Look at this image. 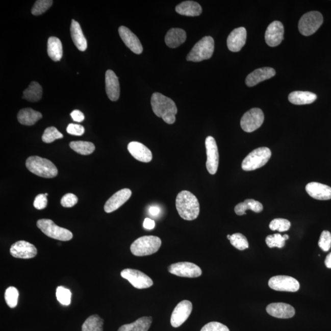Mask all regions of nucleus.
Returning <instances> with one entry per match:
<instances>
[{"label": "nucleus", "instance_id": "f257e3e1", "mask_svg": "<svg viewBox=\"0 0 331 331\" xmlns=\"http://www.w3.org/2000/svg\"><path fill=\"white\" fill-rule=\"evenodd\" d=\"M151 105L157 117L162 118L166 123H175L177 108L172 99L162 93H154L151 96Z\"/></svg>", "mask_w": 331, "mask_h": 331}, {"label": "nucleus", "instance_id": "f03ea898", "mask_svg": "<svg viewBox=\"0 0 331 331\" xmlns=\"http://www.w3.org/2000/svg\"><path fill=\"white\" fill-rule=\"evenodd\" d=\"M175 206L179 215L185 220L192 221L199 216L198 200L190 191L184 190L179 193L176 197Z\"/></svg>", "mask_w": 331, "mask_h": 331}, {"label": "nucleus", "instance_id": "7ed1b4c3", "mask_svg": "<svg viewBox=\"0 0 331 331\" xmlns=\"http://www.w3.org/2000/svg\"><path fill=\"white\" fill-rule=\"evenodd\" d=\"M26 167L33 174L41 177L54 178L58 174L57 167L51 161L38 156L30 157L26 161Z\"/></svg>", "mask_w": 331, "mask_h": 331}, {"label": "nucleus", "instance_id": "20e7f679", "mask_svg": "<svg viewBox=\"0 0 331 331\" xmlns=\"http://www.w3.org/2000/svg\"><path fill=\"white\" fill-rule=\"evenodd\" d=\"M162 245L159 237L145 236L136 239L130 247L131 251L136 257H144L156 253Z\"/></svg>", "mask_w": 331, "mask_h": 331}, {"label": "nucleus", "instance_id": "39448f33", "mask_svg": "<svg viewBox=\"0 0 331 331\" xmlns=\"http://www.w3.org/2000/svg\"><path fill=\"white\" fill-rule=\"evenodd\" d=\"M214 40L211 36H205L194 45L187 57L189 62H199L211 59L214 52Z\"/></svg>", "mask_w": 331, "mask_h": 331}, {"label": "nucleus", "instance_id": "423d86ee", "mask_svg": "<svg viewBox=\"0 0 331 331\" xmlns=\"http://www.w3.org/2000/svg\"><path fill=\"white\" fill-rule=\"evenodd\" d=\"M271 157V151L268 147H260L249 154L242 163L245 171H253L265 165Z\"/></svg>", "mask_w": 331, "mask_h": 331}, {"label": "nucleus", "instance_id": "0eeeda50", "mask_svg": "<svg viewBox=\"0 0 331 331\" xmlns=\"http://www.w3.org/2000/svg\"><path fill=\"white\" fill-rule=\"evenodd\" d=\"M37 226L41 232L50 238L61 241H70L73 235L70 231L57 226L50 219H40L37 221Z\"/></svg>", "mask_w": 331, "mask_h": 331}, {"label": "nucleus", "instance_id": "6e6552de", "mask_svg": "<svg viewBox=\"0 0 331 331\" xmlns=\"http://www.w3.org/2000/svg\"><path fill=\"white\" fill-rule=\"evenodd\" d=\"M323 22V17L320 12L311 11L300 18L298 29L303 36H311L320 29Z\"/></svg>", "mask_w": 331, "mask_h": 331}, {"label": "nucleus", "instance_id": "1a4fd4ad", "mask_svg": "<svg viewBox=\"0 0 331 331\" xmlns=\"http://www.w3.org/2000/svg\"><path fill=\"white\" fill-rule=\"evenodd\" d=\"M264 120L263 112L259 108H253L243 115L241 126L245 132L251 133L259 129Z\"/></svg>", "mask_w": 331, "mask_h": 331}, {"label": "nucleus", "instance_id": "9d476101", "mask_svg": "<svg viewBox=\"0 0 331 331\" xmlns=\"http://www.w3.org/2000/svg\"><path fill=\"white\" fill-rule=\"evenodd\" d=\"M121 276L138 289H145L151 287L154 284L152 280L148 275L138 270L123 269L121 272Z\"/></svg>", "mask_w": 331, "mask_h": 331}, {"label": "nucleus", "instance_id": "9b49d317", "mask_svg": "<svg viewBox=\"0 0 331 331\" xmlns=\"http://www.w3.org/2000/svg\"><path fill=\"white\" fill-rule=\"evenodd\" d=\"M268 285L272 290L287 292H296L300 288L296 279L287 275L274 276L269 279Z\"/></svg>", "mask_w": 331, "mask_h": 331}, {"label": "nucleus", "instance_id": "f8f14e48", "mask_svg": "<svg viewBox=\"0 0 331 331\" xmlns=\"http://www.w3.org/2000/svg\"><path fill=\"white\" fill-rule=\"evenodd\" d=\"M168 271L171 274L182 277L196 278L202 274V271L196 264L190 262H180L171 264Z\"/></svg>", "mask_w": 331, "mask_h": 331}, {"label": "nucleus", "instance_id": "ddd939ff", "mask_svg": "<svg viewBox=\"0 0 331 331\" xmlns=\"http://www.w3.org/2000/svg\"><path fill=\"white\" fill-rule=\"evenodd\" d=\"M207 162L206 168L212 175L216 174L219 163V154L215 139L212 136H208L205 142Z\"/></svg>", "mask_w": 331, "mask_h": 331}, {"label": "nucleus", "instance_id": "4468645a", "mask_svg": "<svg viewBox=\"0 0 331 331\" xmlns=\"http://www.w3.org/2000/svg\"><path fill=\"white\" fill-rule=\"evenodd\" d=\"M193 305L190 300H184L179 302L173 311L171 317L172 327L181 326L187 321L192 312Z\"/></svg>", "mask_w": 331, "mask_h": 331}, {"label": "nucleus", "instance_id": "2eb2a0df", "mask_svg": "<svg viewBox=\"0 0 331 331\" xmlns=\"http://www.w3.org/2000/svg\"><path fill=\"white\" fill-rule=\"evenodd\" d=\"M284 27L279 21H274L268 26L265 33V40L270 47H276L284 39Z\"/></svg>", "mask_w": 331, "mask_h": 331}, {"label": "nucleus", "instance_id": "dca6fc26", "mask_svg": "<svg viewBox=\"0 0 331 331\" xmlns=\"http://www.w3.org/2000/svg\"><path fill=\"white\" fill-rule=\"evenodd\" d=\"M10 253L14 258L30 259L37 254V249L34 245L25 241H20L12 245Z\"/></svg>", "mask_w": 331, "mask_h": 331}, {"label": "nucleus", "instance_id": "f3484780", "mask_svg": "<svg viewBox=\"0 0 331 331\" xmlns=\"http://www.w3.org/2000/svg\"><path fill=\"white\" fill-rule=\"evenodd\" d=\"M132 192L129 188H124L115 193L108 200L105 205L106 213H111L117 211L123 206L132 196Z\"/></svg>", "mask_w": 331, "mask_h": 331}, {"label": "nucleus", "instance_id": "a211bd4d", "mask_svg": "<svg viewBox=\"0 0 331 331\" xmlns=\"http://www.w3.org/2000/svg\"><path fill=\"white\" fill-rule=\"evenodd\" d=\"M118 33L124 44L136 54H141L143 51V47L141 41L129 29L121 26L118 29Z\"/></svg>", "mask_w": 331, "mask_h": 331}, {"label": "nucleus", "instance_id": "6ab92c4d", "mask_svg": "<svg viewBox=\"0 0 331 331\" xmlns=\"http://www.w3.org/2000/svg\"><path fill=\"white\" fill-rule=\"evenodd\" d=\"M247 39V30L244 27L236 29L230 33L227 39V45L229 50L237 53L244 46Z\"/></svg>", "mask_w": 331, "mask_h": 331}, {"label": "nucleus", "instance_id": "aec40b11", "mask_svg": "<svg viewBox=\"0 0 331 331\" xmlns=\"http://www.w3.org/2000/svg\"><path fill=\"white\" fill-rule=\"evenodd\" d=\"M266 311L270 315L278 318H291L295 315L293 307L282 302L270 303L267 306Z\"/></svg>", "mask_w": 331, "mask_h": 331}, {"label": "nucleus", "instance_id": "412c9836", "mask_svg": "<svg viewBox=\"0 0 331 331\" xmlns=\"http://www.w3.org/2000/svg\"><path fill=\"white\" fill-rule=\"evenodd\" d=\"M106 90L108 98L112 101H116L120 96V84L118 78L113 71L109 69L106 72Z\"/></svg>", "mask_w": 331, "mask_h": 331}, {"label": "nucleus", "instance_id": "4be33fe9", "mask_svg": "<svg viewBox=\"0 0 331 331\" xmlns=\"http://www.w3.org/2000/svg\"><path fill=\"white\" fill-rule=\"evenodd\" d=\"M275 75L274 69L270 67H264L255 69L247 75L245 83L248 87H253L264 81L269 80Z\"/></svg>", "mask_w": 331, "mask_h": 331}, {"label": "nucleus", "instance_id": "5701e85b", "mask_svg": "<svg viewBox=\"0 0 331 331\" xmlns=\"http://www.w3.org/2000/svg\"><path fill=\"white\" fill-rule=\"evenodd\" d=\"M128 150L136 160L144 163L150 162L152 154L149 148L139 142H132L128 145Z\"/></svg>", "mask_w": 331, "mask_h": 331}, {"label": "nucleus", "instance_id": "b1692460", "mask_svg": "<svg viewBox=\"0 0 331 331\" xmlns=\"http://www.w3.org/2000/svg\"><path fill=\"white\" fill-rule=\"evenodd\" d=\"M305 190L313 198L318 200H329L331 199V187L326 185L311 182L306 185Z\"/></svg>", "mask_w": 331, "mask_h": 331}, {"label": "nucleus", "instance_id": "393cba45", "mask_svg": "<svg viewBox=\"0 0 331 331\" xmlns=\"http://www.w3.org/2000/svg\"><path fill=\"white\" fill-rule=\"evenodd\" d=\"M187 34L184 30L178 28L170 29L165 36V42L170 48H177L186 41Z\"/></svg>", "mask_w": 331, "mask_h": 331}, {"label": "nucleus", "instance_id": "a878e982", "mask_svg": "<svg viewBox=\"0 0 331 331\" xmlns=\"http://www.w3.org/2000/svg\"><path fill=\"white\" fill-rule=\"evenodd\" d=\"M175 11L182 16L195 17L199 16L202 13L201 5L193 1L182 2L175 8Z\"/></svg>", "mask_w": 331, "mask_h": 331}, {"label": "nucleus", "instance_id": "bb28decb", "mask_svg": "<svg viewBox=\"0 0 331 331\" xmlns=\"http://www.w3.org/2000/svg\"><path fill=\"white\" fill-rule=\"evenodd\" d=\"M70 30L71 38L75 46L82 52L86 50L87 42L83 34L80 24L77 21L72 20Z\"/></svg>", "mask_w": 331, "mask_h": 331}, {"label": "nucleus", "instance_id": "cd10ccee", "mask_svg": "<svg viewBox=\"0 0 331 331\" xmlns=\"http://www.w3.org/2000/svg\"><path fill=\"white\" fill-rule=\"evenodd\" d=\"M42 118L40 112L31 108L21 109L17 114V120L23 125L32 126Z\"/></svg>", "mask_w": 331, "mask_h": 331}, {"label": "nucleus", "instance_id": "c85d7f7f", "mask_svg": "<svg viewBox=\"0 0 331 331\" xmlns=\"http://www.w3.org/2000/svg\"><path fill=\"white\" fill-rule=\"evenodd\" d=\"M317 98L315 93L310 92L296 91L291 93L288 96V100L293 105H304L314 103Z\"/></svg>", "mask_w": 331, "mask_h": 331}, {"label": "nucleus", "instance_id": "c756f323", "mask_svg": "<svg viewBox=\"0 0 331 331\" xmlns=\"http://www.w3.org/2000/svg\"><path fill=\"white\" fill-rule=\"evenodd\" d=\"M151 323L152 317H141L132 323L123 325L118 331H148Z\"/></svg>", "mask_w": 331, "mask_h": 331}, {"label": "nucleus", "instance_id": "7c9ffc66", "mask_svg": "<svg viewBox=\"0 0 331 331\" xmlns=\"http://www.w3.org/2000/svg\"><path fill=\"white\" fill-rule=\"evenodd\" d=\"M47 53L48 57L54 62H59L63 56V47L60 39L52 36L48 39Z\"/></svg>", "mask_w": 331, "mask_h": 331}, {"label": "nucleus", "instance_id": "2f4dec72", "mask_svg": "<svg viewBox=\"0 0 331 331\" xmlns=\"http://www.w3.org/2000/svg\"><path fill=\"white\" fill-rule=\"evenodd\" d=\"M263 206L261 202L255 201L254 199H246L244 202L236 205L235 208L236 214L238 215L246 214V211L251 210L256 213L262 212Z\"/></svg>", "mask_w": 331, "mask_h": 331}, {"label": "nucleus", "instance_id": "473e14b6", "mask_svg": "<svg viewBox=\"0 0 331 331\" xmlns=\"http://www.w3.org/2000/svg\"><path fill=\"white\" fill-rule=\"evenodd\" d=\"M23 98L30 102H37L42 98V89L36 82H32L28 88L24 90Z\"/></svg>", "mask_w": 331, "mask_h": 331}, {"label": "nucleus", "instance_id": "72a5a7b5", "mask_svg": "<svg viewBox=\"0 0 331 331\" xmlns=\"http://www.w3.org/2000/svg\"><path fill=\"white\" fill-rule=\"evenodd\" d=\"M69 147L82 156H89L95 150V146L92 142L87 141H72L69 143Z\"/></svg>", "mask_w": 331, "mask_h": 331}, {"label": "nucleus", "instance_id": "f704fd0d", "mask_svg": "<svg viewBox=\"0 0 331 331\" xmlns=\"http://www.w3.org/2000/svg\"><path fill=\"white\" fill-rule=\"evenodd\" d=\"M104 320L98 315L90 316L84 322L82 331H103Z\"/></svg>", "mask_w": 331, "mask_h": 331}, {"label": "nucleus", "instance_id": "c9c22d12", "mask_svg": "<svg viewBox=\"0 0 331 331\" xmlns=\"http://www.w3.org/2000/svg\"><path fill=\"white\" fill-rule=\"evenodd\" d=\"M231 244L239 250H244L248 248V242L246 237L241 233H236L231 236Z\"/></svg>", "mask_w": 331, "mask_h": 331}, {"label": "nucleus", "instance_id": "e433bc0d", "mask_svg": "<svg viewBox=\"0 0 331 331\" xmlns=\"http://www.w3.org/2000/svg\"><path fill=\"white\" fill-rule=\"evenodd\" d=\"M63 135L59 132L56 127L50 126L45 129L42 136V140L45 143H52L57 139H62Z\"/></svg>", "mask_w": 331, "mask_h": 331}, {"label": "nucleus", "instance_id": "4c0bfd02", "mask_svg": "<svg viewBox=\"0 0 331 331\" xmlns=\"http://www.w3.org/2000/svg\"><path fill=\"white\" fill-rule=\"evenodd\" d=\"M18 297H19V291L17 288L10 287L6 290L5 294L6 302L10 308H16L17 305Z\"/></svg>", "mask_w": 331, "mask_h": 331}, {"label": "nucleus", "instance_id": "58836bf2", "mask_svg": "<svg viewBox=\"0 0 331 331\" xmlns=\"http://www.w3.org/2000/svg\"><path fill=\"white\" fill-rule=\"evenodd\" d=\"M53 4L52 0H38L32 8V13L34 16H39L47 11Z\"/></svg>", "mask_w": 331, "mask_h": 331}, {"label": "nucleus", "instance_id": "ea45409f", "mask_svg": "<svg viewBox=\"0 0 331 331\" xmlns=\"http://www.w3.org/2000/svg\"><path fill=\"white\" fill-rule=\"evenodd\" d=\"M56 296L58 301L64 305H69L71 301V293L70 290L63 287L57 288Z\"/></svg>", "mask_w": 331, "mask_h": 331}, {"label": "nucleus", "instance_id": "a19ab883", "mask_svg": "<svg viewBox=\"0 0 331 331\" xmlns=\"http://www.w3.org/2000/svg\"><path fill=\"white\" fill-rule=\"evenodd\" d=\"M291 227L289 220L284 218H275L269 224V227L272 231H278L279 232H287Z\"/></svg>", "mask_w": 331, "mask_h": 331}, {"label": "nucleus", "instance_id": "79ce46f5", "mask_svg": "<svg viewBox=\"0 0 331 331\" xmlns=\"http://www.w3.org/2000/svg\"><path fill=\"white\" fill-rule=\"evenodd\" d=\"M266 242L269 248H283L285 245V239L280 234L269 235L266 238Z\"/></svg>", "mask_w": 331, "mask_h": 331}, {"label": "nucleus", "instance_id": "37998d69", "mask_svg": "<svg viewBox=\"0 0 331 331\" xmlns=\"http://www.w3.org/2000/svg\"><path fill=\"white\" fill-rule=\"evenodd\" d=\"M318 245L324 251L329 250L331 247V234L329 232L324 231L322 232Z\"/></svg>", "mask_w": 331, "mask_h": 331}, {"label": "nucleus", "instance_id": "c03bdc74", "mask_svg": "<svg viewBox=\"0 0 331 331\" xmlns=\"http://www.w3.org/2000/svg\"><path fill=\"white\" fill-rule=\"evenodd\" d=\"M78 202V198L75 194L72 193H68L65 194L61 199V205L64 208L73 207Z\"/></svg>", "mask_w": 331, "mask_h": 331}, {"label": "nucleus", "instance_id": "a18cd8bd", "mask_svg": "<svg viewBox=\"0 0 331 331\" xmlns=\"http://www.w3.org/2000/svg\"><path fill=\"white\" fill-rule=\"evenodd\" d=\"M201 331H230V329L225 325L214 321L206 324Z\"/></svg>", "mask_w": 331, "mask_h": 331}, {"label": "nucleus", "instance_id": "49530a36", "mask_svg": "<svg viewBox=\"0 0 331 331\" xmlns=\"http://www.w3.org/2000/svg\"><path fill=\"white\" fill-rule=\"evenodd\" d=\"M66 132L69 135L80 136L84 135L85 129L81 124L70 123L68 124Z\"/></svg>", "mask_w": 331, "mask_h": 331}, {"label": "nucleus", "instance_id": "de8ad7c7", "mask_svg": "<svg viewBox=\"0 0 331 331\" xmlns=\"http://www.w3.org/2000/svg\"><path fill=\"white\" fill-rule=\"evenodd\" d=\"M34 207L38 210H42L47 206V196L45 194H39L35 197L34 202H33Z\"/></svg>", "mask_w": 331, "mask_h": 331}, {"label": "nucleus", "instance_id": "09e8293b", "mask_svg": "<svg viewBox=\"0 0 331 331\" xmlns=\"http://www.w3.org/2000/svg\"><path fill=\"white\" fill-rule=\"evenodd\" d=\"M71 116L74 121L82 122L85 119V116L83 112L79 110H74L71 113Z\"/></svg>", "mask_w": 331, "mask_h": 331}, {"label": "nucleus", "instance_id": "8fccbe9b", "mask_svg": "<svg viewBox=\"0 0 331 331\" xmlns=\"http://www.w3.org/2000/svg\"><path fill=\"white\" fill-rule=\"evenodd\" d=\"M143 226L144 228L146 230H153L156 227V222L150 218H147L144 220Z\"/></svg>", "mask_w": 331, "mask_h": 331}, {"label": "nucleus", "instance_id": "3c124183", "mask_svg": "<svg viewBox=\"0 0 331 331\" xmlns=\"http://www.w3.org/2000/svg\"><path fill=\"white\" fill-rule=\"evenodd\" d=\"M160 211L161 210L160 208L156 206H151L149 208V210H148L150 214L152 215L154 217H156L157 215H159L160 213Z\"/></svg>", "mask_w": 331, "mask_h": 331}, {"label": "nucleus", "instance_id": "603ef678", "mask_svg": "<svg viewBox=\"0 0 331 331\" xmlns=\"http://www.w3.org/2000/svg\"><path fill=\"white\" fill-rule=\"evenodd\" d=\"M324 263L327 268L331 269V253L326 257Z\"/></svg>", "mask_w": 331, "mask_h": 331}, {"label": "nucleus", "instance_id": "864d4df0", "mask_svg": "<svg viewBox=\"0 0 331 331\" xmlns=\"http://www.w3.org/2000/svg\"><path fill=\"white\" fill-rule=\"evenodd\" d=\"M283 237H284V238L285 239V241H287V240L289 239V236H288L287 235H285L284 236H283Z\"/></svg>", "mask_w": 331, "mask_h": 331}, {"label": "nucleus", "instance_id": "5fc2aeb1", "mask_svg": "<svg viewBox=\"0 0 331 331\" xmlns=\"http://www.w3.org/2000/svg\"><path fill=\"white\" fill-rule=\"evenodd\" d=\"M227 239H228L230 240V239L231 238V236L230 235H227Z\"/></svg>", "mask_w": 331, "mask_h": 331}]
</instances>
